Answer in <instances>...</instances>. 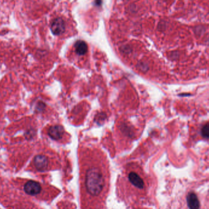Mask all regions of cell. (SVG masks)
<instances>
[{
	"mask_svg": "<svg viewBox=\"0 0 209 209\" xmlns=\"http://www.w3.org/2000/svg\"><path fill=\"white\" fill-rule=\"evenodd\" d=\"M78 158L81 209H107L110 172L106 154L95 148H81Z\"/></svg>",
	"mask_w": 209,
	"mask_h": 209,
	"instance_id": "cell-1",
	"label": "cell"
},
{
	"mask_svg": "<svg viewBox=\"0 0 209 209\" xmlns=\"http://www.w3.org/2000/svg\"><path fill=\"white\" fill-rule=\"evenodd\" d=\"M120 183L124 184L125 198H130L134 195L140 198L146 194V179L142 170L137 166H131L125 170Z\"/></svg>",
	"mask_w": 209,
	"mask_h": 209,
	"instance_id": "cell-2",
	"label": "cell"
},
{
	"mask_svg": "<svg viewBox=\"0 0 209 209\" xmlns=\"http://www.w3.org/2000/svg\"><path fill=\"white\" fill-rule=\"evenodd\" d=\"M66 30V25L64 20L58 17L54 19L51 23V30L52 33L56 36L63 34Z\"/></svg>",
	"mask_w": 209,
	"mask_h": 209,
	"instance_id": "cell-3",
	"label": "cell"
},
{
	"mask_svg": "<svg viewBox=\"0 0 209 209\" xmlns=\"http://www.w3.org/2000/svg\"><path fill=\"white\" fill-rule=\"evenodd\" d=\"M42 188L41 185L35 181L30 180L24 186V191L29 195L35 196L39 194L41 191Z\"/></svg>",
	"mask_w": 209,
	"mask_h": 209,
	"instance_id": "cell-4",
	"label": "cell"
},
{
	"mask_svg": "<svg viewBox=\"0 0 209 209\" xmlns=\"http://www.w3.org/2000/svg\"><path fill=\"white\" fill-rule=\"evenodd\" d=\"M64 134V129L60 125H54L51 126L48 131V136L53 139L60 140Z\"/></svg>",
	"mask_w": 209,
	"mask_h": 209,
	"instance_id": "cell-5",
	"label": "cell"
},
{
	"mask_svg": "<svg viewBox=\"0 0 209 209\" xmlns=\"http://www.w3.org/2000/svg\"><path fill=\"white\" fill-rule=\"evenodd\" d=\"M34 164L36 168L40 171L46 170L48 166V160L46 155H39L34 159Z\"/></svg>",
	"mask_w": 209,
	"mask_h": 209,
	"instance_id": "cell-6",
	"label": "cell"
},
{
	"mask_svg": "<svg viewBox=\"0 0 209 209\" xmlns=\"http://www.w3.org/2000/svg\"><path fill=\"white\" fill-rule=\"evenodd\" d=\"M76 53L79 55H85L88 52V45L84 41L78 40L75 44Z\"/></svg>",
	"mask_w": 209,
	"mask_h": 209,
	"instance_id": "cell-7",
	"label": "cell"
},
{
	"mask_svg": "<svg viewBox=\"0 0 209 209\" xmlns=\"http://www.w3.org/2000/svg\"><path fill=\"white\" fill-rule=\"evenodd\" d=\"M187 203L189 209H199V202L197 196L194 193H189L187 196Z\"/></svg>",
	"mask_w": 209,
	"mask_h": 209,
	"instance_id": "cell-8",
	"label": "cell"
},
{
	"mask_svg": "<svg viewBox=\"0 0 209 209\" xmlns=\"http://www.w3.org/2000/svg\"><path fill=\"white\" fill-rule=\"evenodd\" d=\"M202 136L207 139L209 138V123H207L203 126L201 129Z\"/></svg>",
	"mask_w": 209,
	"mask_h": 209,
	"instance_id": "cell-9",
	"label": "cell"
}]
</instances>
